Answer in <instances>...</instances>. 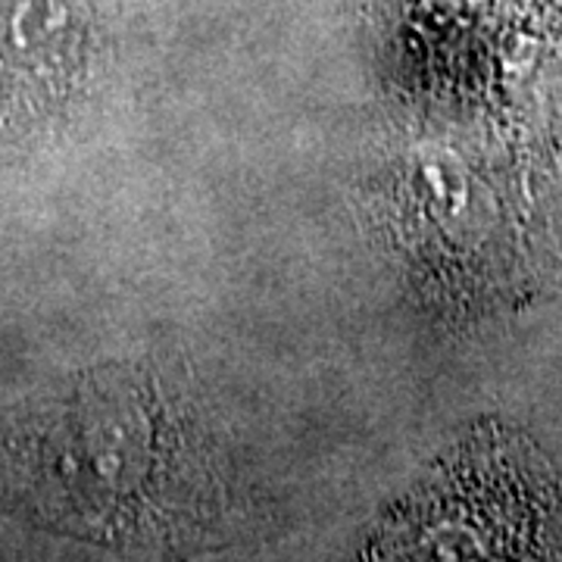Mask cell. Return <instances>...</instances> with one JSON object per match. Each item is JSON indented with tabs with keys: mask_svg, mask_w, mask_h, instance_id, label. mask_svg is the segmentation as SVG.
Returning a JSON list of instances; mask_svg holds the SVG:
<instances>
[]
</instances>
